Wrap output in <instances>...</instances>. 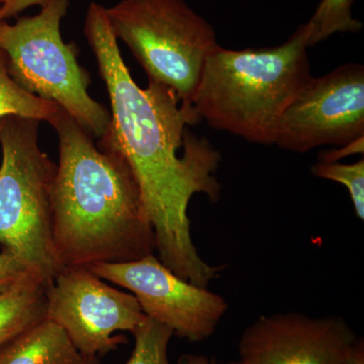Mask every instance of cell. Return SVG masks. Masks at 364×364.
Listing matches in <instances>:
<instances>
[{"instance_id": "cell-1", "label": "cell", "mask_w": 364, "mask_h": 364, "mask_svg": "<svg viewBox=\"0 0 364 364\" xmlns=\"http://www.w3.org/2000/svg\"><path fill=\"white\" fill-rule=\"evenodd\" d=\"M83 33L97 61L111 100V122L98 147L117 151L138 181L155 235L158 258L171 272L207 287L222 267L208 264L191 238L188 215L191 198H221L217 173L222 156L208 139L188 129L200 123L193 105L181 104L171 88L149 80L136 85L122 58L105 7L91 2Z\"/></svg>"}, {"instance_id": "cell-2", "label": "cell", "mask_w": 364, "mask_h": 364, "mask_svg": "<svg viewBox=\"0 0 364 364\" xmlns=\"http://www.w3.org/2000/svg\"><path fill=\"white\" fill-rule=\"evenodd\" d=\"M52 191L53 245L62 269L129 262L155 252V235L130 165L98 147L61 107Z\"/></svg>"}, {"instance_id": "cell-3", "label": "cell", "mask_w": 364, "mask_h": 364, "mask_svg": "<svg viewBox=\"0 0 364 364\" xmlns=\"http://www.w3.org/2000/svg\"><path fill=\"white\" fill-rule=\"evenodd\" d=\"M308 33L299 26L277 47L208 55L193 98L200 119L248 142L274 145L282 114L313 78Z\"/></svg>"}, {"instance_id": "cell-4", "label": "cell", "mask_w": 364, "mask_h": 364, "mask_svg": "<svg viewBox=\"0 0 364 364\" xmlns=\"http://www.w3.org/2000/svg\"><path fill=\"white\" fill-rule=\"evenodd\" d=\"M41 121L0 119V247L50 284L62 270L53 245L57 164L41 150Z\"/></svg>"}, {"instance_id": "cell-5", "label": "cell", "mask_w": 364, "mask_h": 364, "mask_svg": "<svg viewBox=\"0 0 364 364\" xmlns=\"http://www.w3.org/2000/svg\"><path fill=\"white\" fill-rule=\"evenodd\" d=\"M33 16L0 26L11 77L23 90L61 107L92 138H102L111 114L88 93L90 76L79 64L77 48L61 33L69 0H48Z\"/></svg>"}, {"instance_id": "cell-6", "label": "cell", "mask_w": 364, "mask_h": 364, "mask_svg": "<svg viewBox=\"0 0 364 364\" xmlns=\"http://www.w3.org/2000/svg\"><path fill=\"white\" fill-rule=\"evenodd\" d=\"M105 13L149 80L193 105L205 61L219 46L213 26L184 0H121Z\"/></svg>"}, {"instance_id": "cell-7", "label": "cell", "mask_w": 364, "mask_h": 364, "mask_svg": "<svg viewBox=\"0 0 364 364\" xmlns=\"http://www.w3.org/2000/svg\"><path fill=\"white\" fill-rule=\"evenodd\" d=\"M46 318L61 327L83 358L117 350L147 316L136 296L119 291L88 267L63 268L46 287Z\"/></svg>"}, {"instance_id": "cell-8", "label": "cell", "mask_w": 364, "mask_h": 364, "mask_svg": "<svg viewBox=\"0 0 364 364\" xmlns=\"http://www.w3.org/2000/svg\"><path fill=\"white\" fill-rule=\"evenodd\" d=\"M136 296L148 318L191 342L210 338L228 311L220 294L196 286L165 267L154 253L141 259L88 267Z\"/></svg>"}, {"instance_id": "cell-9", "label": "cell", "mask_w": 364, "mask_h": 364, "mask_svg": "<svg viewBox=\"0 0 364 364\" xmlns=\"http://www.w3.org/2000/svg\"><path fill=\"white\" fill-rule=\"evenodd\" d=\"M364 136V67L348 63L313 77L280 119L274 145L306 153Z\"/></svg>"}, {"instance_id": "cell-10", "label": "cell", "mask_w": 364, "mask_h": 364, "mask_svg": "<svg viewBox=\"0 0 364 364\" xmlns=\"http://www.w3.org/2000/svg\"><path fill=\"white\" fill-rule=\"evenodd\" d=\"M359 341L340 316L277 313L244 330L238 352L246 364H349Z\"/></svg>"}, {"instance_id": "cell-11", "label": "cell", "mask_w": 364, "mask_h": 364, "mask_svg": "<svg viewBox=\"0 0 364 364\" xmlns=\"http://www.w3.org/2000/svg\"><path fill=\"white\" fill-rule=\"evenodd\" d=\"M61 327L45 318L0 348V364H82Z\"/></svg>"}, {"instance_id": "cell-12", "label": "cell", "mask_w": 364, "mask_h": 364, "mask_svg": "<svg viewBox=\"0 0 364 364\" xmlns=\"http://www.w3.org/2000/svg\"><path fill=\"white\" fill-rule=\"evenodd\" d=\"M47 284L35 273L0 289V348L46 318Z\"/></svg>"}, {"instance_id": "cell-13", "label": "cell", "mask_w": 364, "mask_h": 364, "mask_svg": "<svg viewBox=\"0 0 364 364\" xmlns=\"http://www.w3.org/2000/svg\"><path fill=\"white\" fill-rule=\"evenodd\" d=\"M60 111L58 105L28 92L11 77L6 53L0 48V119L14 114L52 124Z\"/></svg>"}, {"instance_id": "cell-14", "label": "cell", "mask_w": 364, "mask_h": 364, "mask_svg": "<svg viewBox=\"0 0 364 364\" xmlns=\"http://www.w3.org/2000/svg\"><path fill=\"white\" fill-rule=\"evenodd\" d=\"M354 0H321L311 20L305 23L308 47L337 33H358L363 23L352 16Z\"/></svg>"}, {"instance_id": "cell-15", "label": "cell", "mask_w": 364, "mask_h": 364, "mask_svg": "<svg viewBox=\"0 0 364 364\" xmlns=\"http://www.w3.org/2000/svg\"><path fill=\"white\" fill-rule=\"evenodd\" d=\"M135 347L124 364H170L168 346L173 332L151 318L133 333Z\"/></svg>"}, {"instance_id": "cell-16", "label": "cell", "mask_w": 364, "mask_h": 364, "mask_svg": "<svg viewBox=\"0 0 364 364\" xmlns=\"http://www.w3.org/2000/svg\"><path fill=\"white\" fill-rule=\"evenodd\" d=\"M311 173L318 178L338 182L350 195L354 210L358 219H364V159L353 164L339 162L316 163L311 167Z\"/></svg>"}, {"instance_id": "cell-17", "label": "cell", "mask_w": 364, "mask_h": 364, "mask_svg": "<svg viewBox=\"0 0 364 364\" xmlns=\"http://www.w3.org/2000/svg\"><path fill=\"white\" fill-rule=\"evenodd\" d=\"M30 273L33 272L18 258L14 257L11 253L1 250L0 252V289L11 286Z\"/></svg>"}, {"instance_id": "cell-18", "label": "cell", "mask_w": 364, "mask_h": 364, "mask_svg": "<svg viewBox=\"0 0 364 364\" xmlns=\"http://www.w3.org/2000/svg\"><path fill=\"white\" fill-rule=\"evenodd\" d=\"M48 0H1L0 1V18L7 21L23 13L33 6H43Z\"/></svg>"}, {"instance_id": "cell-19", "label": "cell", "mask_w": 364, "mask_h": 364, "mask_svg": "<svg viewBox=\"0 0 364 364\" xmlns=\"http://www.w3.org/2000/svg\"><path fill=\"white\" fill-rule=\"evenodd\" d=\"M363 140L364 136L358 139L354 142L347 144V145L340 146L338 149L330 150L328 152L323 153L321 156H318V161L338 162L339 159L348 156V155L363 153Z\"/></svg>"}, {"instance_id": "cell-20", "label": "cell", "mask_w": 364, "mask_h": 364, "mask_svg": "<svg viewBox=\"0 0 364 364\" xmlns=\"http://www.w3.org/2000/svg\"><path fill=\"white\" fill-rule=\"evenodd\" d=\"M82 364H100V358L97 356H91V358H85Z\"/></svg>"}, {"instance_id": "cell-21", "label": "cell", "mask_w": 364, "mask_h": 364, "mask_svg": "<svg viewBox=\"0 0 364 364\" xmlns=\"http://www.w3.org/2000/svg\"><path fill=\"white\" fill-rule=\"evenodd\" d=\"M213 364H218L217 363H213ZM228 364H246L245 363H243V361L240 360V359H239V360H237V361H232V363H229Z\"/></svg>"}, {"instance_id": "cell-22", "label": "cell", "mask_w": 364, "mask_h": 364, "mask_svg": "<svg viewBox=\"0 0 364 364\" xmlns=\"http://www.w3.org/2000/svg\"><path fill=\"white\" fill-rule=\"evenodd\" d=\"M4 21H2L1 18H0V26H2V23H4Z\"/></svg>"}, {"instance_id": "cell-23", "label": "cell", "mask_w": 364, "mask_h": 364, "mask_svg": "<svg viewBox=\"0 0 364 364\" xmlns=\"http://www.w3.org/2000/svg\"><path fill=\"white\" fill-rule=\"evenodd\" d=\"M0 1H1V0H0Z\"/></svg>"}]
</instances>
